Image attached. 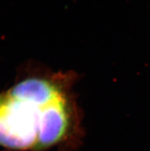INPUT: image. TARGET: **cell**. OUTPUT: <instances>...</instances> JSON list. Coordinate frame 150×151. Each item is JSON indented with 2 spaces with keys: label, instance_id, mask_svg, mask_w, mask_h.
Returning <instances> with one entry per match:
<instances>
[{
  "label": "cell",
  "instance_id": "1",
  "mask_svg": "<svg viewBox=\"0 0 150 151\" xmlns=\"http://www.w3.org/2000/svg\"><path fill=\"white\" fill-rule=\"evenodd\" d=\"M76 73L33 67L0 94V147L15 151L76 149L84 135Z\"/></svg>",
  "mask_w": 150,
  "mask_h": 151
}]
</instances>
